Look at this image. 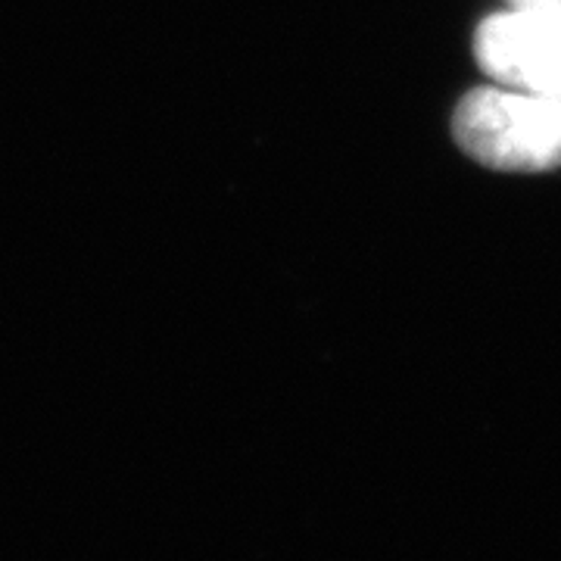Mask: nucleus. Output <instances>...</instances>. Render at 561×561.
<instances>
[{"label": "nucleus", "mask_w": 561, "mask_h": 561, "mask_svg": "<svg viewBox=\"0 0 561 561\" xmlns=\"http://www.w3.org/2000/svg\"><path fill=\"white\" fill-rule=\"evenodd\" d=\"M556 101V106H559V113H561V98H552Z\"/></svg>", "instance_id": "nucleus-4"}, {"label": "nucleus", "mask_w": 561, "mask_h": 561, "mask_svg": "<svg viewBox=\"0 0 561 561\" xmlns=\"http://www.w3.org/2000/svg\"><path fill=\"white\" fill-rule=\"evenodd\" d=\"M459 147L490 169L549 172L561 165V113L552 98L478 88L456 110Z\"/></svg>", "instance_id": "nucleus-1"}, {"label": "nucleus", "mask_w": 561, "mask_h": 561, "mask_svg": "<svg viewBox=\"0 0 561 561\" xmlns=\"http://www.w3.org/2000/svg\"><path fill=\"white\" fill-rule=\"evenodd\" d=\"M474 50L505 88L561 98V7H515L483 20Z\"/></svg>", "instance_id": "nucleus-2"}, {"label": "nucleus", "mask_w": 561, "mask_h": 561, "mask_svg": "<svg viewBox=\"0 0 561 561\" xmlns=\"http://www.w3.org/2000/svg\"><path fill=\"white\" fill-rule=\"evenodd\" d=\"M515 7H561V0H512Z\"/></svg>", "instance_id": "nucleus-3"}]
</instances>
